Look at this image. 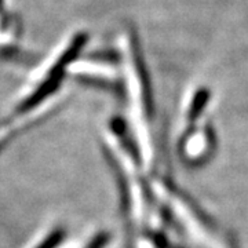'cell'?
I'll return each instance as SVG.
<instances>
[{
    "instance_id": "1",
    "label": "cell",
    "mask_w": 248,
    "mask_h": 248,
    "mask_svg": "<svg viewBox=\"0 0 248 248\" xmlns=\"http://www.w3.org/2000/svg\"><path fill=\"white\" fill-rule=\"evenodd\" d=\"M0 4H1V0H0Z\"/></svg>"
}]
</instances>
